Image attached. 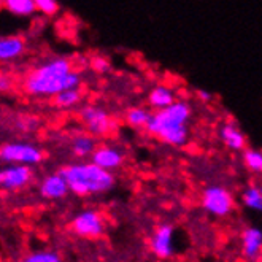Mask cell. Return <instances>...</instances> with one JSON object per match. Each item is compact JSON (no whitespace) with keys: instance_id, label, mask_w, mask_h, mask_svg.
<instances>
[{"instance_id":"obj_1","label":"cell","mask_w":262,"mask_h":262,"mask_svg":"<svg viewBox=\"0 0 262 262\" xmlns=\"http://www.w3.org/2000/svg\"><path fill=\"white\" fill-rule=\"evenodd\" d=\"M81 76L73 72L66 57L50 59L30 70L24 80V89L35 97H56L66 89H80Z\"/></svg>"},{"instance_id":"obj_2","label":"cell","mask_w":262,"mask_h":262,"mask_svg":"<svg viewBox=\"0 0 262 262\" xmlns=\"http://www.w3.org/2000/svg\"><path fill=\"white\" fill-rule=\"evenodd\" d=\"M189 118L191 106L183 100H175L170 106L151 115L146 130L168 145L183 146L189 138Z\"/></svg>"},{"instance_id":"obj_3","label":"cell","mask_w":262,"mask_h":262,"mask_svg":"<svg viewBox=\"0 0 262 262\" xmlns=\"http://www.w3.org/2000/svg\"><path fill=\"white\" fill-rule=\"evenodd\" d=\"M59 173L64 177L69 191L76 195L100 194L115 186V177L92 162L67 165Z\"/></svg>"},{"instance_id":"obj_4","label":"cell","mask_w":262,"mask_h":262,"mask_svg":"<svg viewBox=\"0 0 262 262\" xmlns=\"http://www.w3.org/2000/svg\"><path fill=\"white\" fill-rule=\"evenodd\" d=\"M0 161L10 165H37L43 161V152L38 146L27 142H11L0 148Z\"/></svg>"},{"instance_id":"obj_5","label":"cell","mask_w":262,"mask_h":262,"mask_svg":"<svg viewBox=\"0 0 262 262\" xmlns=\"http://www.w3.org/2000/svg\"><path fill=\"white\" fill-rule=\"evenodd\" d=\"M202 207L213 216H227L234 208V197L223 186H208L202 194Z\"/></svg>"},{"instance_id":"obj_6","label":"cell","mask_w":262,"mask_h":262,"mask_svg":"<svg viewBox=\"0 0 262 262\" xmlns=\"http://www.w3.org/2000/svg\"><path fill=\"white\" fill-rule=\"evenodd\" d=\"M72 229L81 238H99L105 232V221L97 210H83L73 218Z\"/></svg>"},{"instance_id":"obj_7","label":"cell","mask_w":262,"mask_h":262,"mask_svg":"<svg viewBox=\"0 0 262 262\" xmlns=\"http://www.w3.org/2000/svg\"><path fill=\"white\" fill-rule=\"evenodd\" d=\"M80 118L83 121L86 130L89 132V135L102 137V135L110 134V130L113 129V121L110 115L106 113V110H103L102 106H97V105L83 106L80 112Z\"/></svg>"},{"instance_id":"obj_8","label":"cell","mask_w":262,"mask_h":262,"mask_svg":"<svg viewBox=\"0 0 262 262\" xmlns=\"http://www.w3.org/2000/svg\"><path fill=\"white\" fill-rule=\"evenodd\" d=\"M175 229L170 224H162L152 232L149 246L159 259H167L175 253Z\"/></svg>"},{"instance_id":"obj_9","label":"cell","mask_w":262,"mask_h":262,"mask_svg":"<svg viewBox=\"0 0 262 262\" xmlns=\"http://www.w3.org/2000/svg\"><path fill=\"white\" fill-rule=\"evenodd\" d=\"M32 180V170L26 165H7L0 168V189L16 191Z\"/></svg>"},{"instance_id":"obj_10","label":"cell","mask_w":262,"mask_h":262,"mask_svg":"<svg viewBox=\"0 0 262 262\" xmlns=\"http://www.w3.org/2000/svg\"><path fill=\"white\" fill-rule=\"evenodd\" d=\"M91 162L102 168V170L112 173V170H115V168H118L124 162V154L116 146H110V145L96 146L94 152L91 154Z\"/></svg>"},{"instance_id":"obj_11","label":"cell","mask_w":262,"mask_h":262,"mask_svg":"<svg viewBox=\"0 0 262 262\" xmlns=\"http://www.w3.org/2000/svg\"><path fill=\"white\" fill-rule=\"evenodd\" d=\"M40 194L45 199H50V200H57V199L66 197L69 194V186L64 177L60 173H51L48 177H45V180L40 184Z\"/></svg>"},{"instance_id":"obj_12","label":"cell","mask_w":262,"mask_h":262,"mask_svg":"<svg viewBox=\"0 0 262 262\" xmlns=\"http://www.w3.org/2000/svg\"><path fill=\"white\" fill-rule=\"evenodd\" d=\"M262 248V230L259 227H246L242 234V253L246 259L256 260Z\"/></svg>"},{"instance_id":"obj_13","label":"cell","mask_w":262,"mask_h":262,"mask_svg":"<svg viewBox=\"0 0 262 262\" xmlns=\"http://www.w3.org/2000/svg\"><path fill=\"white\" fill-rule=\"evenodd\" d=\"M26 50V41L21 37H0V62L18 59Z\"/></svg>"},{"instance_id":"obj_14","label":"cell","mask_w":262,"mask_h":262,"mask_svg":"<svg viewBox=\"0 0 262 262\" xmlns=\"http://www.w3.org/2000/svg\"><path fill=\"white\" fill-rule=\"evenodd\" d=\"M220 137L227 148L234 149V151L245 149L246 138H245L243 132L234 124V122H227V124H224L220 130Z\"/></svg>"},{"instance_id":"obj_15","label":"cell","mask_w":262,"mask_h":262,"mask_svg":"<svg viewBox=\"0 0 262 262\" xmlns=\"http://www.w3.org/2000/svg\"><path fill=\"white\" fill-rule=\"evenodd\" d=\"M148 102H149V105L152 106V108L162 110V108H167V106H170L175 102V94H173V91L170 88L159 84V86H154L149 91Z\"/></svg>"},{"instance_id":"obj_16","label":"cell","mask_w":262,"mask_h":262,"mask_svg":"<svg viewBox=\"0 0 262 262\" xmlns=\"http://www.w3.org/2000/svg\"><path fill=\"white\" fill-rule=\"evenodd\" d=\"M96 149V140L94 137L89 135V134H80L73 137L72 140V151L75 156L78 158H86V156H91L92 152Z\"/></svg>"},{"instance_id":"obj_17","label":"cell","mask_w":262,"mask_h":262,"mask_svg":"<svg viewBox=\"0 0 262 262\" xmlns=\"http://www.w3.org/2000/svg\"><path fill=\"white\" fill-rule=\"evenodd\" d=\"M5 8L16 16H30L37 11L35 0H7Z\"/></svg>"},{"instance_id":"obj_18","label":"cell","mask_w":262,"mask_h":262,"mask_svg":"<svg viewBox=\"0 0 262 262\" xmlns=\"http://www.w3.org/2000/svg\"><path fill=\"white\" fill-rule=\"evenodd\" d=\"M149 118H151V113L146 108H142V106H134V108H130L126 113L127 124L132 127H137V129L146 127L149 122Z\"/></svg>"},{"instance_id":"obj_19","label":"cell","mask_w":262,"mask_h":262,"mask_svg":"<svg viewBox=\"0 0 262 262\" xmlns=\"http://www.w3.org/2000/svg\"><path fill=\"white\" fill-rule=\"evenodd\" d=\"M81 100V91L80 89H66L54 97V103L59 108H72Z\"/></svg>"},{"instance_id":"obj_20","label":"cell","mask_w":262,"mask_h":262,"mask_svg":"<svg viewBox=\"0 0 262 262\" xmlns=\"http://www.w3.org/2000/svg\"><path fill=\"white\" fill-rule=\"evenodd\" d=\"M242 200L243 204L254 210V211H260L262 210V191L260 188L257 186H250L243 191V195H242Z\"/></svg>"},{"instance_id":"obj_21","label":"cell","mask_w":262,"mask_h":262,"mask_svg":"<svg viewBox=\"0 0 262 262\" xmlns=\"http://www.w3.org/2000/svg\"><path fill=\"white\" fill-rule=\"evenodd\" d=\"M243 162L254 173L262 172V152L259 149H245Z\"/></svg>"},{"instance_id":"obj_22","label":"cell","mask_w":262,"mask_h":262,"mask_svg":"<svg viewBox=\"0 0 262 262\" xmlns=\"http://www.w3.org/2000/svg\"><path fill=\"white\" fill-rule=\"evenodd\" d=\"M21 262H62V260H60V256L54 251H37L23 257Z\"/></svg>"},{"instance_id":"obj_23","label":"cell","mask_w":262,"mask_h":262,"mask_svg":"<svg viewBox=\"0 0 262 262\" xmlns=\"http://www.w3.org/2000/svg\"><path fill=\"white\" fill-rule=\"evenodd\" d=\"M35 8L37 11L46 14V16H54V14L60 10V5L56 0H35Z\"/></svg>"},{"instance_id":"obj_24","label":"cell","mask_w":262,"mask_h":262,"mask_svg":"<svg viewBox=\"0 0 262 262\" xmlns=\"http://www.w3.org/2000/svg\"><path fill=\"white\" fill-rule=\"evenodd\" d=\"M197 96H199V99H200V100H204V102L211 100V94H210L208 91H199V92H197Z\"/></svg>"}]
</instances>
